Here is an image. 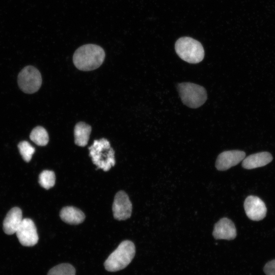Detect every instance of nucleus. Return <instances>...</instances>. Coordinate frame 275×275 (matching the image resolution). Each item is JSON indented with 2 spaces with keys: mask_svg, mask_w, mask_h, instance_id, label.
Masks as SVG:
<instances>
[{
  "mask_svg": "<svg viewBox=\"0 0 275 275\" xmlns=\"http://www.w3.org/2000/svg\"><path fill=\"white\" fill-rule=\"evenodd\" d=\"M19 153L26 162H29L35 152V148L27 141L20 142L18 145Z\"/></svg>",
  "mask_w": 275,
  "mask_h": 275,
  "instance_id": "19",
  "label": "nucleus"
},
{
  "mask_svg": "<svg viewBox=\"0 0 275 275\" xmlns=\"http://www.w3.org/2000/svg\"><path fill=\"white\" fill-rule=\"evenodd\" d=\"M272 160L271 154L268 152H261L251 154L243 160L242 166L246 169H253L263 167Z\"/></svg>",
  "mask_w": 275,
  "mask_h": 275,
  "instance_id": "13",
  "label": "nucleus"
},
{
  "mask_svg": "<svg viewBox=\"0 0 275 275\" xmlns=\"http://www.w3.org/2000/svg\"><path fill=\"white\" fill-rule=\"evenodd\" d=\"M61 219L65 223L70 224H79L85 218L84 213L79 209L73 206L64 207L60 214Z\"/></svg>",
  "mask_w": 275,
  "mask_h": 275,
  "instance_id": "14",
  "label": "nucleus"
},
{
  "mask_svg": "<svg viewBox=\"0 0 275 275\" xmlns=\"http://www.w3.org/2000/svg\"><path fill=\"white\" fill-rule=\"evenodd\" d=\"M244 208L247 216L251 220L260 221L266 216L267 209L265 203L258 197L248 196L244 201Z\"/></svg>",
  "mask_w": 275,
  "mask_h": 275,
  "instance_id": "9",
  "label": "nucleus"
},
{
  "mask_svg": "<svg viewBox=\"0 0 275 275\" xmlns=\"http://www.w3.org/2000/svg\"><path fill=\"white\" fill-rule=\"evenodd\" d=\"M105 57L103 49L94 44H85L78 48L73 56L75 66L81 71H91L99 67Z\"/></svg>",
  "mask_w": 275,
  "mask_h": 275,
  "instance_id": "1",
  "label": "nucleus"
},
{
  "mask_svg": "<svg viewBox=\"0 0 275 275\" xmlns=\"http://www.w3.org/2000/svg\"><path fill=\"white\" fill-rule=\"evenodd\" d=\"M92 130L91 126L84 122L77 123L74 129L75 144L80 147H85L88 143Z\"/></svg>",
  "mask_w": 275,
  "mask_h": 275,
  "instance_id": "15",
  "label": "nucleus"
},
{
  "mask_svg": "<svg viewBox=\"0 0 275 275\" xmlns=\"http://www.w3.org/2000/svg\"><path fill=\"white\" fill-rule=\"evenodd\" d=\"M244 152L240 150L224 151L218 156L215 166L219 171H225L238 164L245 158Z\"/></svg>",
  "mask_w": 275,
  "mask_h": 275,
  "instance_id": "10",
  "label": "nucleus"
},
{
  "mask_svg": "<svg viewBox=\"0 0 275 275\" xmlns=\"http://www.w3.org/2000/svg\"><path fill=\"white\" fill-rule=\"evenodd\" d=\"M15 233L19 242L23 246H32L38 241L36 227L30 218L23 219Z\"/></svg>",
  "mask_w": 275,
  "mask_h": 275,
  "instance_id": "7",
  "label": "nucleus"
},
{
  "mask_svg": "<svg viewBox=\"0 0 275 275\" xmlns=\"http://www.w3.org/2000/svg\"><path fill=\"white\" fill-rule=\"evenodd\" d=\"M21 210L18 207L12 208L7 214L3 222V230L8 235L15 233L22 221Z\"/></svg>",
  "mask_w": 275,
  "mask_h": 275,
  "instance_id": "12",
  "label": "nucleus"
},
{
  "mask_svg": "<svg viewBox=\"0 0 275 275\" xmlns=\"http://www.w3.org/2000/svg\"><path fill=\"white\" fill-rule=\"evenodd\" d=\"M177 89L183 103L189 107L198 108L207 100L206 91L201 86L190 82H182L178 85Z\"/></svg>",
  "mask_w": 275,
  "mask_h": 275,
  "instance_id": "5",
  "label": "nucleus"
},
{
  "mask_svg": "<svg viewBox=\"0 0 275 275\" xmlns=\"http://www.w3.org/2000/svg\"><path fill=\"white\" fill-rule=\"evenodd\" d=\"M263 271L266 275H275V259L267 262L264 266Z\"/></svg>",
  "mask_w": 275,
  "mask_h": 275,
  "instance_id": "20",
  "label": "nucleus"
},
{
  "mask_svg": "<svg viewBox=\"0 0 275 275\" xmlns=\"http://www.w3.org/2000/svg\"><path fill=\"white\" fill-rule=\"evenodd\" d=\"M212 234L216 239L232 240L236 237L237 234L234 223L225 217L215 224Z\"/></svg>",
  "mask_w": 275,
  "mask_h": 275,
  "instance_id": "11",
  "label": "nucleus"
},
{
  "mask_svg": "<svg viewBox=\"0 0 275 275\" xmlns=\"http://www.w3.org/2000/svg\"><path fill=\"white\" fill-rule=\"evenodd\" d=\"M47 275H75V269L69 263H62L50 269Z\"/></svg>",
  "mask_w": 275,
  "mask_h": 275,
  "instance_id": "18",
  "label": "nucleus"
},
{
  "mask_svg": "<svg viewBox=\"0 0 275 275\" xmlns=\"http://www.w3.org/2000/svg\"><path fill=\"white\" fill-rule=\"evenodd\" d=\"M56 176L53 171L44 170L39 176V183L45 189H48L53 187L55 184Z\"/></svg>",
  "mask_w": 275,
  "mask_h": 275,
  "instance_id": "17",
  "label": "nucleus"
},
{
  "mask_svg": "<svg viewBox=\"0 0 275 275\" xmlns=\"http://www.w3.org/2000/svg\"><path fill=\"white\" fill-rule=\"evenodd\" d=\"M42 84V77L39 70L32 66L23 68L18 76V84L24 93L32 94L37 92Z\"/></svg>",
  "mask_w": 275,
  "mask_h": 275,
  "instance_id": "6",
  "label": "nucleus"
},
{
  "mask_svg": "<svg viewBox=\"0 0 275 275\" xmlns=\"http://www.w3.org/2000/svg\"><path fill=\"white\" fill-rule=\"evenodd\" d=\"M175 48L178 56L189 63H198L204 57V48L201 43L190 37H181L178 39Z\"/></svg>",
  "mask_w": 275,
  "mask_h": 275,
  "instance_id": "4",
  "label": "nucleus"
},
{
  "mask_svg": "<svg viewBox=\"0 0 275 275\" xmlns=\"http://www.w3.org/2000/svg\"><path fill=\"white\" fill-rule=\"evenodd\" d=\"M135 253V246L132 241H122L104 262L105 269L115 272L125 268L131 262Z\"/></svg>",
  "mask_w": 275,
  "mask_h": 275,
  "instance_id": "2",
  "label": "nucleus"
},
{
  "mask_svg": "<svg viewBox=\"0 0 275 275\" xmlns=\"http://www.w3.org/2000/svg\"><path fill=\"white\" fill-rule=\"evenodd\" d=\"M89 150L92 160L98 169L108 171L115 166V151L106 139L95 140Z\"/></svg>",
  "mask_w": 275,
  "mask_h": 275,
  "instance_id": "3",
  "label": "nucleus"
},
{
  "mask_svg": "<svg viewBox=\"0 0 275 275\" xmlns=\"http://www.w3.org/2000/svg\"><path fill=\"white\" fill-rule=\"evenodd\" d=\"M132 204L127 195L123 191L117 193L115 197L113 212L114 217L119 221L130 217Z\"/></svg>",
  "mask_w": 275,
  "mask_h": 275,
  "instance_id": "8",
  "label": "nucleus"
},
{
  "mask_svg": "<svg viewBox=\"0 0 275 275\" xmlns=\"http://www.w3.org/2000/svg\"><path fill=\"white\" fill-rule=\"evenodd\" d=\"M30 139L38 146H44L47 144L49 136L46 129L42 126H37L31 131Z\"/></svg>",
  "mask_w": 275,
  "mask_h": 275,
  "instance_id": "16",
  "label": "nucleus"
}]
</instances>
